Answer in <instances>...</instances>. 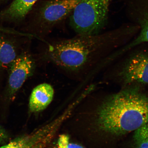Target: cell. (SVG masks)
Returning <instances> with one entry per match:
<instances>
[{"instance_id": "4", "label": "cell", "mask_w": 148, "mask_h": 148, "mask_svg": "<svg viewBox=\"0 0 148 148\" xmlns=\"http://www.w3.org/2000/svg\"><path fill=\"white\" fill-rule=\"evenodd\" d=\"M34 61L30 55L23 53L18 55L9 66L7 82V93L14 97L27 79L33 75L35 69Z\"/></svg>"}, {"instance_id": "10", "label": "cell", "mask_w": 148, "mask_h": 148, "mask_svg": "<svg viewBox=\"0 0 148 148\" xmlns=\"http://www.w3.org/2000/svg\"><path fill=\"white\" fill-rule=\"evenodd\" d=\"M17 49L14 42L0 34V72L8 68L18 56Z\"/></svg>"}, {"instance_id": "11", "label": "cell", "mask_w": 148, "mask_h": 148, "mask_svg": "<svg viewBox=\"0 0 148 148\" xmlns=\"http://www.w3.org/2000/svg\"><path fill=\"white\" fill-rule=\"evenodd\" d=\"M134 132L133 138L134 148H148V123Z\"/></svg>"}, {"instance_id": "2", "label": "cell", "mask_w": 148, "mask_h": 148, "mask_svg": "<svg viewBox=\"0 0 148 148\" xmlns=\"http://www.w3.org/2000/svg\"><path fill=\"white\" fill-rule=\"evenodd\" d=\"M100 41L97 35H78L73 38L50 45L47 52L48 57L65 71L79 74L90 62Z\"/></svg>"}, {"instance_id": "8", "label": "cell", "mask_w": 148, "mask_h": 148, "mask_svg": "<svg viewBox=\"0 0 148 148\" xmlns=\"http://www.w3.org/2000/svg\"><path fill=\"white\" fill-rule=\"evenodd\" d=\"M133 8L136 14L141 30L137 38L127 45L120 52L127 51L139 44L148 42V0H138Z\"/></svg>"}, {"instance_id": "5", "label": "cell", "mask_w": 148, "mask_h": 148, "mask_svg": "<svg viewBox=\"0 0 148 148\" xmlns=\"http://www.w3.org/2000/svg\"><path fill=\"white\" fill-rule=\"evenodd\" d=\"M119 76L125 84H148V51L132 55L124 65Z\"/></svg>"}, {"instance_id": "1", "label": "cell", "mask_w": 148, "mask_h": 148, "mask_svg": "<svg viewBox=\"0 0 148 148\" xmlns=\"http://www.w3.org/2000/svg\"><path fill=\"white\" fill-rule=\"evenodd\" d=\"M97 123L101 132L112 136L134 131L148 123V96L137 87L113 94L98 109Z\"/></svg>"}, {"instance_id": "12", "label": "cell", "mask_w": 148, "mask_h": 148, "mask_svg": "<svg viewBox=\"0 0 148 148\" xmlns=\"http://www.w3.org/2000/svg\"><path fill=\"white\" fill-rule=\"evenodd\" d=\"M32 144L30 139L26 136L18 137L0 148H31Z\"/></svg>"}, {"instance_id": "13", "label": "cell", "mask_w": 148, "mask_h": 148, "mask_svg": "<svg viewBox=\"0 0 148 148\" xmlns=\"http://www.w3.org/2000/svg\"><path fill=\"white\" fill-rule=\"evenodd\" d=\"M53 148H84L82 146L70 141L69 137L66 134L59 136L57 143Z\"/></svg>"}, {"instance_id": "3", "label": "cell", "mask_w": 148, "mask_h": 148, "mask_svg": "<svg viewBox=\"0 0 148 148\" xmlns=\"http://www.w3.org/2000/svg\"><path fill=\"white\" fill-rule=\"evenodd\" d=\"M110 0H81L73 11L70 23L77 34L97 35L106 23Z\"/></svg>"}, {"instance_id": "14", "label": "cell", "mask_w": 148, "mask_h": 148, "mask_svg": "<svg viewBox=\"0 0 148 148\" xmlns=\"http://www.w3.org/2000/svg\"><path fill=\"white\" fill-rule=\"evenodd\" d=\"M8 137V135L5 130L0 125V143L5 141Z\"/></svg>"}, {"instance_id": "6", "label": "cell", "mask_w": 148, "mask_h": 148, "mask_svg": "<svg viewBox=\"0 0 148 148\" xmlns=\"http://www.w3.org/2000/svg\"><path fill=\"white\" fill-rule=\"evenodd\" d=\"M81 0H54L49 1L40 11V26H52L73 12Z\"/></svg>"}, {"instance_id": "9", "label": "cell", "mask_w": 148, "mask_h": 148, "mask_svg": "<svg viewBox=\"0 0 148 148\" xmlns=\"http://www.w3.org/2000/svg\"><path fill=\"white\" fill-rule=\"evenodd\" d=\"M38 0H13L0 12V19L11 21L21 20L27 15Z\"/></svg>"}, {"instance_id": "15", "label": "cell", "mask_w": 148, "mask_h": 148, "mask_svg": "<svg viewBox=\"0 0 148 148\" xmlns=\"http://www.w3.org/2000/svg\"><path fill=\"white\" fill-rule=\"evenodd\" d=\"M44 143H42V142H40V143L37 144V145L31 148H42V145H44Z\"/></svg>"}, {"instance_id": "7", "label": "cell", "mask_w": 148, "mask_h": 148, "mask_svg": "<svg viewBox=\"0 0 148 148\" xmlns=\"http://www.w3.org/2000/svg\"><path fill=\"white\" fill-rule=\"evenodd\" d=\"M54 90L51 84L42 83L32 90L29 98V110L31 112H37L45 110L52 101Z\"/></svg>"}]
</instances>
